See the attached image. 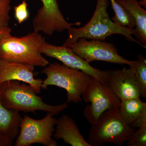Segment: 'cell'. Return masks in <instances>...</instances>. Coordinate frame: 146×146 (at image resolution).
<instances>
[{
    "label": "cell",
    "instance_id": "6da1fadb",
    "mask_svg": "<svg viewBox=\"0 0 146 146\" xmlns=\"http://www.w3.org/2000/svg\"><path fill=\"white\" fill-rule=\"evenodd\" d=\"M108 0H97L96 9L90 21L80 28L71 27L68 29V36L63 46L69 47L80 38L105 41L108 36L114 34L123 35L129 41L136 42L133 38L134 29L122 27L116 25L110 19L107 9Z\"/></svg>",
    "mask_w": 146,
    "mask_h": 146
},
{
    "label": "cell",
    "instance_id": "7a4b0ae2",
    "mask_svg": "<svg viewBox=\"0 0 146 146\" xmlns=\"http://www.w3.org/2000/svg\"><path fill=\"white\" fill-rule=\"evenodd\" d=\"M18 80L5 82L0 84L1 102L8 109L35 113L37 110L58 115L68 107V103L51 105L47 104L38 96L33 88L28 84Z\"/></svg>",
    "mask_w": 146,
    "mask_h": 146
},
{
    "label": "cell",
    "instance_id": "3957f363",
    "mask_svg": "<svg viewBox=\"0 0 146 146\" xmlns=\"http://www.w3.org/2000/svg\"><path fill=\"white\" fill-rule=\"evenodd\" d=\"M45 41L44 37L35 31L22 37L11 35L0 42V58L44 68L49 62L42 55L40 48Z\"/></svg>",
    "mask_w": 146,
    "mask_h": 146
},
{
    "label": "cell",
    "instance_id": "277c9868",
    "mask_svg": "<svg viewBox=\"0 0 146 146\" xmlns=\"http://www.w3.org/2000/svg\"><path fill=\"white\" fill-rule=\"evenodd\" d=\"M41 73L46 76L42 82V89H47L50 86L63 88L67 92L68 103H79L81 101L82 96L91 76L82 71L56 62L47 65Z\"/></svg>",
    "mask_w": 146,
    "mask_h": 146
},
{
    "label": "cell",
    "instance_id": "5b68a950",
    "mask_svg": "<svg viewBox=\"0 0 146 146\" xmlns=\"http://www.w3.org/2000/svg\"><path fill=\"white\" fill-rule=\"evenodd\" d=\"M91 125L87 141L91 146H102L106 143L122 146L135 131L124 121L119 108L105 111Z\"/></svg>",
    "mask_w": 146,
    "mask_h": 146
},
{
    "label": "cell",
    "instance_id": "8992f818",
    "mask_svg": "<svg viewBox=\"0 0 146 146\" xmlns=\"http://www.w3.org/2000/svg\"><path fill=\"white\" fill-rule=\"evenodd\" d=\"M50 112L44 117L35 119L27 115L23 117L20 131L14 141L15 146H31L39 144L45 146H57L58 143L53 137L57 119Z\"/></svg>",
    "mask_w": 146,
    "mask_h": 146
},
{
    "label": "cell",
    "instance_id": "52a82bcc",
    "mask_svg": "<svg viewBox=\"0 0 146 146\" xmlns=\"http://www.w3.org/2000/svg\"><path fill=\"white\" fill-rule=\"evenodd\" d=\"M82 97L86 102L90 103L84 110V115L91 124L105 111L119 108L120 99L107 85L90 76L88 85Z\"/></svg>",
    "mask_w": 146,
    "mask_h": 146
},
{
    "label": "cell",
    "instance_id": "ba28073f",
    "mask_svg": "<svg viewBox=\"0 0 146 146\" xmlns=\"http://www.w3.org/2000/svg\"><path fill=\"white\" fill-rule=\"evenodd\" d=\"M70 48L76 54L88 63L94 61L127 65L130 67L133 60L125 59L118 53V49L112 43L105 41L80 38Z\"/></svg>",
    "mask_w": 146,
    "mask_h": 146
},
{
    "label": "cell",
    "instance_id": "9c48e42d",
    "mask_svg": "<svg viewBox=\"0 0 146 146\" xmlns=\"http://www.w3.org/2000/svg\"><path fill=\"white\" fill-rule=\"evenodd\" d=\"M40 52L49 57L57 59L68 67L82 71L107 85L110 70H102L94 68L70 47L55 46L45 41L41 45Z\"/></svg>",
    "mask_w": 146,
    "mask_h": 146
},
{
    "label": "cell",
    "instance_id": "30bf717a",
    "mask_svg": "<svg viewBox=\"0 0 146 146\" xmlns=\"http://www.w3.org/2000/svg\"><path fill=\"white\" fill-rule=\"evenodd\" d=\"M43 6L33 21L34 31L52 36L55 32H62L78 23H71L65 20L60 11L57 0H41Z\"/></svg>",
    "mask_w": 146,
    "mask_h": 146
},
{
    "label": "cell",
    "instance_id": "8fae6325",
    "mask_svg": "<svg viewBox=\"0 0 146 146\" xmlns=\"http://www.w3.org/2000/svg\"><path fill=\"white\" fill-rule=\"evenodd\" d=\"M107 86L121 101L140 98L139 84L134 71L130 68L110 70Z\"/></svg>",
    "mask_w": 146,
    "mask_h": 146
},
{
    "label": "cell",
    "instance_id": "7c38bea8",
    "mask_svg": "<svg viewBox=\"0 0 146 146\" xmlns=\"http://www.w3.org/2000/svg\"><path fill=\"white\" fill-rule=\"evenodd\" d=\"M35 66L0 58V84L5 82L18 80L28 84L36 94L41 93L43 80L34 78Z\"/></svg>",
    "mask_w": 146,
    "mask_h": 146
},
{
    "label": "cell",
    "instance_id": "4fadbf2b",
    "mask_svg": "<svg viewBox=\"0 0 146 146\" xmlns=\"http://www.w3.org/2000/svg\"><path fill=\"white\" fill-rule=\"evenodd\" d=\"M53 137L72 146H91L80 133L74 120L64 114L57 120Z\"/></svg>",
    "mask_w": 146,
    "mask_h": 146
},
{
    "label": "cell",
    "instance_id": "5bb4252c",
    "mask_svg": "<svg viewBox=\"0 0 146 146\" xmlns=\"http://www.w3.org/2000/svg\"><path fill=\"white\" fill-rule=\"evenodd\" d=\"M121 101L119 112L125 122L133 129L146 123V102L140 98L127 99Z\"/></svg>",
    "mask_w": 146,
    "mask_h": 146
},
{
    "label": "cell",
    "instance_id": "9a60e30c",
    "mask_svg": "<svg viewBox=\"0 0 146 146\" xmlns=\"http://www.w3.org/2000/svg\"><path fill=\"white\" fill-rule=\"evenodd\" d=\"M127 9L133 16L136 26L135 36L141 46H146V11L139 4L138 0H115Z\"/></svg>",
    "mask_w": 146,
    "mask_h": 146
},
{
    "label": "cell",
    "instance_id": "2e32d148",
    "mask_svg": "<svg viewBox=\"0 0 146 146\" xmlns=\"http://www.w3.org/2000/svg\"><path fill=\"white\" fill-rule=\"evenodd\" d=\"M1 99L0 92V132L14 141L19 134L23 117L19 111L5 107Z\"/></svg>",
    "mask_w": 146,
    "mask_h": 146
},
{
    "label": "cell",
    "instance_id": "e0dca14e",
    "mask_svg": "<svg viewBox=\"0 0 146 146\" xmlns=\"http://www.w3.org/2000/svg\"><path fill=\"white\" fill-rule=\"evenodd\" d=\"M112 8L115 15L112 21L116 25L121 27L133 29L136 23L133 16L127 9L118 3L115 0H110Z\"/></svg>",
    "mask_w": 146,
    "mask_h": 146
},
{
    "label": "cell",
    "instance_id": "ac0fdd59",
    "mask_svg": "<svg viewBox=\"0 0 146 146\" xmlns=\"http://www.w3.org/2000/svg\"><path fill=\"white\" fill-rule=\"evenodd\" d=\"M129 68L136 74L140 89V97L146 98V59L141 55H138L136 60H133Z\"/></svg>",
    "mask_w": 146,
    "mask_h": 146
},
{
    "label": "cell",
    "instance_id": "d6986e66",
    "mask_svg": "<svg viewBox=\"0 0 146 146\" xmlns=\"http://www.w3.org/2000/svg\"><path fill=\"white\" fill-rule=\"evenodd\" d=\"M138 128L127 141L128 146H146V123Z\"/></svg>",
    "mask_w": 146,
    "mask_h": 146
},
{
    "label": "cell",
    "instance_id": "ffe728a7",
    "mask_svg": "<svg viewBox=\"0 0 146 146\" xmlns=\"http://www.w3.org/2000/svg\"><path fill=\"white\" fill-rule=\"evenodd\" d=\"M11 0H0V29L8 27Z\"/></svg>",
    "mask_w": 146,
    "mask_h": 146
},
{
    "label": "cell",
    "instance_id": "44dd1931",
    "mask_svg": "<svg viewBox=\"0 0 146 146\" xmlns=\"http://www.w3.org/2000/svg\"><path fill=\"white\" fill-rule=\"evenodd\" d=\"M26 0H23L21 4L14 7L15 18L19 24H22L29 18Z\"/></svg>",
    "mask_w": 146,
    "mask_h": 146
},
{
    "label": "cell",
    "instance_id": "7402d4cb",
    "mask_svg": "<svg viewBox=\"0 0 146 146\" xmlns=\"http://www.w3.org/2000/svg\"><path fill=\"white\" fill-rule=\"evenodd\" d=\"M14 141L6 137L0 132V146H12Z\"/></svg>",
    "mask_w": 146,
    "mask_h": 146
},
{
    "label": "cell",
    "instance_id": "603a6c76",
    "mask_svg": "<svg viewBox=\"0 0 146 146\" xmlns=\"http://www.w3.org/2000/svg\"><path fill=\"white\" fill-rule=\"evenodd\" d=\"M11 29L9 27L0 29V42L4 38L11 35Z\"/></svg>",
    "mask_w": 146,
    "mask_h": 146
},
{
    "label": "cell",
    "instance_id": "cb8c5ba5",
    "mask_svg": "<svg viewBox=\"0 0 146 146\" xmlns=\"http://www.w3.org/2000/svg\"><path fill=\"white\" fill-rule=\"evenodd\" d=\"M139 4L144 7H146V0H140L139 2Z\"/></svg>",
    "mask_w": 146,
    "mask_h": 146
}]
</instances>
